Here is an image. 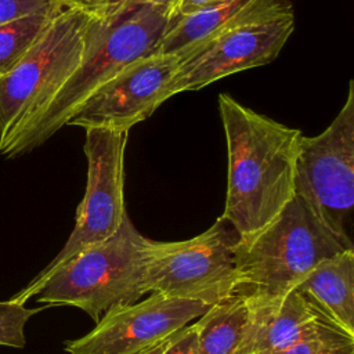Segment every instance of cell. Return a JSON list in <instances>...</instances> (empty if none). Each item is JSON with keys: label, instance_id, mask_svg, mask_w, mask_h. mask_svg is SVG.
Listing matches in <instances>:
<instances>
[{"label": "cell", "instance_id": "obj_1", "mask_svg": "<svg viewBox=\"0 0 354 354\" xmlns=\"http://www.w3.org/2000/svg\"><path fill=\"white\" fill-rule=\"evenodd\" d=\"M228 155L223 217L241 241L266 228L295 196V171L303 133L218 95Z\"/></svg>", "mask_w": 354, "mask_h": 354}, {"label": "cell", "instance_id": "obj_2", "mask_svg": "<svg viewBox=\"0 0 354 354\" xmlns=\"http://www.w3.org/2000/svg\"><path fill=\"white\" fill-rule=\"evenodd\" d=\"M95 18L65 6L29 53L0 77V155L14 159L33 151L35 136L80 64Z\"/></svg>", "mask_w": 354, "mask_h": 354}, {"label": "cell", "instance_id": "obj_3", "mask_svg": "<svg viewBox=\"0 0 354 354\" xmlns=\"http://www.w3.org/2000/svg\"><path fill=\"white\" fill-rule=\"evenodd\" d=\"M147 238L129 216L106 241L90 246L40 279H32L11 300L30 297L46 306H73L97 324L109 310L138 301Z\"/></svg>", "mask_w": 354, "mask_h": 354}, {"label": "cell", "instance_id": "obj_4", "mask_svg": "<svg viewBox=\"0 0 354 354\" xmlns=\"http://www.w3.org/2000/svg\"><path fill=\"white\" fill-rule=\"evenodd\" d=\"M347 249L295 195L260 232L235 249L234 293L277 297L295 289L318 263Z\"/></svg>", "mask_w": 354, "mask_h": 354}, {"label": "cell", "instance_id": "obj_5", "mask_svg": "<svg viewBox=\"0 0 354 354\" xmlns=\"http://www.w3.org/2000/svg\"><path fill=\"white\" fill-rule=\"evenodd\" d=\"M176 19L173 10L149 6L108 19L95 18L91 43L44 116L33 149L66 126L80 105L118 71L152 53Z\"/></svg>", "mask_w": 354, "mask_h": 354}, {"label": "cell", "instance_id": "obj_6", "mask_svg": "<svg viewBox=\"0 0 354 354\" xmlns=\"http://www.w3.org/2000/svg\"><path fill=\"white\" fill-rule=\"evenodd\" d=\"M241 236L220 216L202 234L177 242L147 238L140 293H159L212 306L234 293Z\"/></svg>", "mask_w": 354, "mask_h": 354}, {"label": "cell", "instance_id": "obj_7", "mask_svg": "<svg viewBox=\"0 0 354 354\" xmlns=\"http://www.w3.org/2000/svg\"><path fill=\"white\" fill-rule=\"evenodd\" d=\"M295 195L343 243L353 248L347 223L354 205V82L332 123L317 136H301Z\"/></svg>", "mask_w": 354, "mask_h": 354}, {"label": "cell", "instance_id": "obj_8", "mask_svg": "<svg viewBox=\"0 0 354 354\" xmlns=\"http://www.w3.org/2000/svg\"><path fill=\"white\" fill-rule=\"evenodd\" d=\"M129 131L87 129V183L75 227L59 253L33 279H40L80 253L111 238L127 216L124 207V151Z\"/></svg>", "mask_w": 354, "mask_h": 354}, {"label": "cell", "instance_id": "obj_9", "mask_svg": "<svg viewBox=\"0 0 354 354\" xmlns=\"http://www.w3.org/2000/svg\"><path fill=\"white\" fill-rule=\"evenodd\" d=\"M293 30L292 7L217 35L181 61L169 86L170 95L195 91L225 76L270 64Z\"/></svg>", "mask_w": 354, "mask_h": 354}, {"label": "cell", "instance_id": "obj_10", "mask_svg": "<svg viewBox=\"0 0 354 354\" xmlns=\"http://www.w3.org/2000/svg\"><path fill=\"white\" fill-rule=\"evenodd\" d=\"M181 57L149 53L118 71L73 113L66 126L129 131L167 98Z\"/></svg>", "mask_w": 354, "mask_h": 354}, {"label": "cell", "instance_id": "obj_11", "mask_svg": "<svg viewBox=\"0 0 354 354\" xmlns=\"http://www.w3.org/2000/svg\"><path fill=\"white\" fill-rule=\"evenodd\" d=\"M210 306L152 293L106 311L87 335L68 340L66 354H138L199 318Z\"/></svg>", "mask_w": 354, "mask_h": 354}, {"label": "cell", "instance_id": "obj_12", "mask_svg": "<svg viewBox=\"0 0 354 354\" xmlns=\"http://www.w3.org/2000/svg\"><path fill=\"white\" fill-rule=\"evenodd\" d=\"M245 299L249 304L245 354H274L333 325L296 288L277 297Z\"/></svg>", "mask_w": 354, "mask_h": 354}, {"label": "cell", "instance_id": "obj_13", "mask_svg": "<svg viewBox=\"0 0 354 354\" xmlns=\"http://www.w3.org/2000/svg\"><path fill=\"white\" fill-rule=\"evenodd\" d=\"M292 8L290 0H228L213 8L177 18L152 53L184 59L217 35L238 25Z\"/></svg>", "mask_w": 354, "mask_h": 354}, {"label": "cell", "instance_id": "obj_14", "mask_svg": "<svg viewBox=\"0 0 354 354\" xmlns=\"http://www.w3.org/2000/svg\"><path fill=\"white\" fill-rule=\"evenodd\" d=\"M330 324L354 336V250L322 260L296 285Z\"/></svg>", "mask_w": 354, "mask_h": 354}, {"label": "cell", "instance_id": "obj_15", "mask_svg": "<svg viewBox=\"0 0 354 354\" xmlns=\"http://www.w3.org/2000/svg\"><path fill=\"white\" fill-rule=\"evenodd\" d=\"M194 324L199 354H245L249 304L232 293L212 304Z\"/></svg>", "mask_w": 354, "mask_h": 354}, {"label": "cell", "instance_id": "obj_16", "mask_svg": "<svg viewBox=\"0 0 354 354\" xmlns=\"http://www.w3.org/2000/svg\"><path fill=\"white\" fill-rule=\"evenodd\" d=\"M62 1L0 25V77L7 75L35 46L53 18L65 7Z\"/></svg>", "mask_w": 354, "mask_h": 354}, {"label": "cell", "instance_id": "obj_17", "mask_svg": "<svg viewBox=\"0 0 354 354\" xmlns=\"http://www.w3.org/2000/svg\"><path fill=\"white\" fill-rule=\"evenodd\" d=\"M274 354H354V336L328 325Z\"/></svg>", "mask_w": 354, "mask_h": 354}, {"label": "cell", "instance_id": "obj_18", "mask_svg": "<svg viewBox=\"0 0 354 354\" xmlns=\"http://www.w3.org/2000/svg\"><path fill=\"white\" fill-rule=\"evenodd\" d=\"M43 308H28L11 299L0 301V346H25V325Z\"/></svg>", "mask_w": 354, "mask_h": 354}, {"label": "cell", "instance_id": "obj_19", "mask_svg": "<svg viewBox=\"0 0 354 354\" xmlns=\"http://www.w3.org/2000/svg\"><path fill=\"white\" fill-rule=\"evenodd\" d=\"M66 6L76 7L87 15L108 19L140 7H166L174 11L178 0H64ZM177 17V15H176Z\"/></svg>", "mask_w": 354, "mask_h": 354}, {"label": "cell", "instance_id": "obj_20", "mask_svg": "<svg viewBox=\"0 0 354 354\" xmlns=\"http://www.w3.org/2000/svg\"><path fill=\"white\" fill-rule=\"evenodd\" d=\"M64 0H0V25L51 8Z\"/></svg>", "mask_w": 354, "mask_h": 354}, {"label": "cell", "instance_id": "obj_21", "mask_svg": "<svg viewBox=\"0 0 354 354\" xmlns=\"http://www.w3.org/2000/svg\"><path fill=\"white\" fill-rule=\"evenodd\" d=\"M167 354H199L194 324H188L173 333L171 344Z\"/></svg>", "mask_w": 354, "mask_h": 354}, {"label": "cell", "instance_id": "obj_22", "mask_svg": "<svg viewBox=\"0 0 354 354\" xmlns=\"http://www.w3.org/2000/svg\"><path fill=\"white\" fill-rule=\"evenodd\" d=\"M225 1L228 0H178L176 7V15L177 18L192 15L195 12L213 8Z\"/></svg>", "mask_w": 354, "mask_h": 354}, {"label": "cell", "instance_id": "obj_23", "mask_svg": "<svg viewBox=\"0 0 354 354\" xmlns=\"http://www.w3.org/2000/svg\"><path fill=\"white\" fill-rule=\"evenodd\" d=\"M171 339H173V335H170L169 337H166L165 340L140 351L138 354H167L169 348H170V344H171Z\"/></svg>", "mask_w": 354, "mask_h": 354}]
</instances>
